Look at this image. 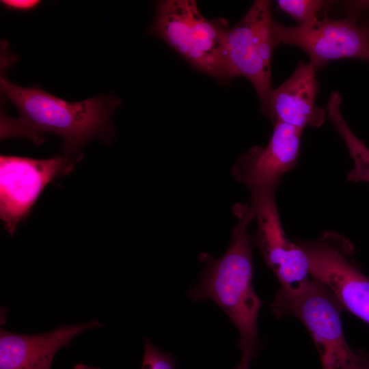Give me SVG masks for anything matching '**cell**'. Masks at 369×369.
Listing matches in <instances>:
<instances>
[{"label": "cell", "mask_w": 369, "mask_h": 369, "mask_svg": "<svg viewBox=\"0 0 369 369\" xmlns=\"http://www.w3.org/2000/svg\"><path fill=\"white\" fill-rule=\"evenodd\" d=\"M1 94L17 109L19 115H1V138L22 137L36 145L52 133L63 140L64 153L78 152L94 138L109 141L114 135L111 115L122 100L113 95H100L79 102L61 99L39 85L24 87L1 74Z\"/></svg>", "instance_id": "cell-1"}, {"label": "cell", "mask_w": 369, "mask_h": 369, "mask_svg": "<svg viewBox=\"0 0 369 369\" xmlns=\"http://www.w3.org/2000/svg\"><path fill=\"white\" fill-rule=\"evenodd\" d=\"M237 224L232 229V241L224 254L215 258L207 252L199 255L204 264L198 282L186 293L195 302L211 300L236 327L241 351L256 355L259 350L257 320L262 301L253 286L252 244L248 227L255 219L249 202L232 206Z\"/></svg>", "instance_id": "cell-2"}, {"label": "cell", "mask_w": 369, "mask_h": 369, "mask_svg": "<svg viewBox=\"0 0 369 369\" xmlns=\"http://www.w3.org/2000/svg\"><path fill=\"white\" fill-rule=\"evenodd\" d=\"M270 308L278 318L290 315L304 325L316 346L322 369H369V353L351 348L346 340L341 305L315 278L295 295L275 294Z\"/></svg>", "instance_id": "cell-3"}, {"label": "cell", "mask_w": 369, "mask_h": 369, "mask_svg": "<svg viewBox=\"0 0 369 369\" xmlns=\"http://www.w3.org/2000/svg\"><path fill=\"white\" fill-rule=\"evenodd\" d=\"M228 22L209 20L194 0H163L156 5L149 31L195 68L224 83L223 44Z\"/></svg>", "instance_id": "cell-4"}, {"label": "cell", "mask_w": 369, "mask_h": 369, "mask_svg": "<svg viewBox=\"0 0 369 369\" xmlns=\"http://www.w3.org/2000/svg\"><path fill=\"white\" fill-rule=\"evenodd\" d=\"M271 1H254L245 15L227 31L223 44L224 83L247 78L260 101L267 104L271 87V59L277 46L273 30Z\"/></svg>", "instance_id": "cell-5"}, {"label": "cell", "mask_w": 369, "mask_h": 369, "mask_svg": "<svg viewBox=\"0 0 369 369\" xmlns=\"http://www.w3.org/2000/svg\"><path fill=\"white\" fill-rule=\"evenodd\" d=\"M296 243L308 258L310 275L330 290L342 310L369 325V276L351 260L353 243L334 230Z\"/></svg>", "instance_id": "cell-6"}, {"label": "cell", "mask_w": 369, "mask_h": 369, "mask_svg": "<svg viewBox=\"0 0 369 369\" xmlns=\"http://www.w3.org/2000/svg\"><path fill=\"white\" fill-rule=\"evenodd\" d=\"M277 187L268 185L248 189L257 221L254 243L280 284L276 294L292 295L302 290L312 276L305 252L287 237L282 228L275 200Z\"/></svg>", "instance_id": "cell-7"}, {"label": "cell", "mask_w": 369, "mask_h": 369, "mask_svg": "<svg viewBox=\"0 0 369 369\" xmlns=\"http://www.w3.org/2000/svg\"><path fill=\"white\" fill-rule=\"evenodd\" d=\"M78 161L61 155L45 159L1 155L0 217L10 235L28 216L45 187L69 174Z\"/></svg>", "instance_id": "cell-8"}, {"label": "cell", "mask_w": 369, "mask_h": 369, "mask_svg": "<svg viewBox=\"0 0 369 369\" xmlns=\"http://www.w3.org/2000/svg\"><path fill=\"white\" fill-rule=\"evenodd\" d=\"M276 43L304 51L316 70L331 60L354 58L369 62V32L354 19L325 18L312 23L289 27L274 20Z\"/></svg>", "instance_id": "cell-9"}, {"label": "cell", "mask_w": 369, "mask_h": 369, "mask_svg": "<svg viewBox=\"0 0 369 369\" xmlns=\"http://www.w3.org/2000/svg\"><path fill=\"white\" fill-rule=\"evenodd\" d=\"M268 144L254 146L234 163L231 174L248 189L277 185L293 169L299 155L303 129L276 123Z\"/></svg>", "instance_id": "cell-10"}, {"label": "cell", "mask_w": 369, "mask_h": 369, "mask_svg": "<svg viewBox=\"0 0 369 369\" xmlns=\"http://www.w3.org/2000/svg\"><path fill=\"white\" fill-rule=\"evenodd\" d=\"M316 71L311 64L299 61L292 75L273 89L261 111L273 124L284 123L304 129L324 123L327 111L316 104L318 90Z\"/></svg>", "instance_id": "cell-11"}, {"label": "cell", "mask_w": 369, "mask_h": 369, "mask_svg": "<svg viewBox=\"0 0 369 369\" xmlns=\"http://www.w3.org/2000/svg\"><path fill=\"white\" fill-rule=\"evenodd\" d=\"M96 319L77 325H62L50 331L21 334L0 329V369H51L59 350L76 336L101 327Z\"/></svg>", "instance_id": "cell-12"}, {"label": "cell", "mask_w": 369, "mask_h": 369, "mask_svg": "<svg viewBox=\"0 0 369 369\" xmlns=\"http://www.w3.org/2000/svg\"><path fill=\"white\" fill-rule=\"evenodd\" d=\"M342 97L338 92H332L327 104V116L342 137L353 161V167L346 175L351 182L369 183V149L364 141L359 139L352 131L340 111Z\"/></svg>", "instance_id": "cell-13"}, {"label": "cell", "mask_w": 369, "mask_h": 369, "mask_svg": "<svg viewBox=\"0 0 369 369\" xmlns=\"http://www.w3.org/2000/svg\"><path fill=\"white\" fill-rule=\"evenodd\" d=\"M277 4L281 11L297 21L298 26H302L318 20V14L327 3L318 0H279Z\"/></svg>", "instance_id": "cell-14"}, {"label": "cell", "mask_w": 369, "mask_h": 369, "mask_svg": "<svg viewBox=\"0 0 369 369\" xmlns=\"http://www.w3.org/2000/svg\"><path fill=\"white\" fill-rule=\"evenodd\" d=\"M144 353L141 369H176V363L169 352H164L145 338Z\"/></svg>", "instance_id": "cell-15"}, {"label": "cell", "mask_w": 369, "mask_h": 369, "mask_svg": "<svg viewBox=\"0 0 369 369\" xmlns=\"http://www.w3.org/2000/svg\"><path fill=\"white\" fill-rule=\"evenodd\" d=\"M42 1L39 0H2L1 5L5 9L15 12H29L36 9Z\"/></svg>", "instance_id": "cell-16"}, {"label": "cell", "mask_w": 369, "mask_h": 369, "mask_svg": "<svg viewBox=\"0 0 369 369\" xmlns=\"http://www.w3.org/2000/svg\"><path fill=\"white\" fill-rule=\"evenodd\" d=\"M241 351V359L236 369H250L251 361L257 355L250 351L245 350Z\"/></svg>", "instance_id": "cell-17"}, {"label": "cell", "mask_w": 369, "mask_h": 369, "mask_svg": "<svg viewBox=\"0 0 369 369\" xmlns=\"http://www.w3.org/2000/svg\"><path fill=\"white\" fill-rule=\"evenodd\" d=\"M80 364V369H101L99 367H94V366L85 364Z\"/></svg>", "instance_id": "cell-18"}, {"label": "cell", "mask_w": 369, "mask_h": 369, "mask_svg": "<svg viewBox=\"0 0 369 369\" xmlns=\"http://www.w3.org/2000/svg\"><path fill=\"white\" fill-rule=\"evenodd\" d=\"M363 27L369 32V21L366 25H364Z\"/></svg>", "instance_id": "cell-19"}, {"label": "cell", "mask_w": 369, "mask_h": 369, "mask_svg": "<svg viewBox=\"0 0 369 369\" xmlns=\"http://www.w3.org/2000/svg\"><path fill=\"white\" fill-rule=\"evenodd\" d=\"M73 369H80V364H78L73 367Z\"/></svg>", "instance_id": "cell-20"}]
</instances>
